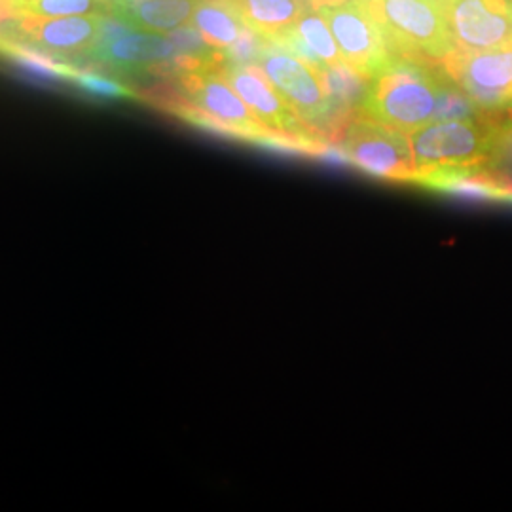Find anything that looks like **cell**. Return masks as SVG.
<instances>
[{"label": "cell", "instance_id": "cell-6", "mask_svg": "<svg viewBox=\"0 0 512 512\" xmlns=\"http://www.w3.org/2000/svg\"><path fill=\"white\" fill-rule=\"evenodd\" d=\"M338 162L353 165L366 175L393 181L414 183L416 167L410 139L406 133L387 128L365 116H351L334 141Z\"/></svg>", "mask_w": 512, "mask_h": 512}, {"label": "cell", "instance_id": "cell-22", "mask_svg": "<svg viewBox=\"0 0 512 512\" xmlns=\"http://www.w3.org/2000/svg\"><path fill=\"white\" fill-rule=\"evenodd\" d=\"M507 116H509V118H511V120H512V112H511V114H507Z\"/></svg>", "mask_w": 512, "mask_h": 512}, {"label": "cell", "instance_id": "cell-17", "mask_svg": "<svg viewBox=\"0 0 512 512\" xmlns=\"http://www.w3.org/2000/svg\"><path fill=\"white\" fill-rule=\"evenodd\" d=\"M294 31L298 33V37L304 40V44L310 48L311 54L317 57V61L323 67H332V65H340L342 55L338 52L336 40L330 33L327 21L317 10H308L302 18L298 19Z\"/></svg>", "mask_w": 512, "mask_h": 512}, {"label": "cell", "instance_id": "cell-15", "mask_svg": "<svg viewBox=\"0 0 512 512\" xmlns=\"http://www.w3.org/2000/svg\"><path fill=\"white\" fill-rule=\"evenodd\" d=\"M190 25L202 35L209 48L226 52L249 29L236 0H202Z\"/></svg>", "mask_w": 512, "mask_h": 512}, {"label": "cell", "instance_id": "cell-7", "mask_svg": "<svg viewBox=\"0 0 512 512\" xmlns=\"http://www.w3.org/2000/svg\"><path fill=\"white\" fill-rule=\"evenodd\" d=\"M220 71L255 114L256 120L279 141H283L289 152L323 158L329 156L332 147L321 141L298 118V114L289 107V103L279 95L256 65H236L222 61Z\"/></svg>", "mask_w": 512, "mask_h": 512}, {"label": "cell", "instance_id": "cell-3", "mask_svg": "<svg viewBox=\"0 0 512 512\" xmlns=\"http://www.w3.org/2000/svg\"><path fill=\"white\" fill-rule=\"evenodd\" d=\"M497 120H433L412 131L414 184L442 190L452 179L478 171L490 154Z\"/></svg>", "mask_w": 512, "mask_h": 512}, {"label": "cell", "instance_id": "cell-5", "mask_svg": "<svg viewBox=\"0 0 512 512\" xmlns=\"http://www.w3.org/2000/svg\"><path fill=\"white\" fill-rule=\"evenodd\" d=\"M255 65L298 114V118L321 141L332 147L342 126L334 116L319 71L313 69L302 57L274 42H266Z\"/></svg>", "mask_w": 512, "mask_h": 512}, {"label": "cell", "instance_id": "cell-19", "mask_svg": "<svg viewBox=\"0 0 512 512\" xmlns=\"http://www.w3.org/2000/svg\"><path fill=\"white\" fill-rule=\"evenodd\" d=\"M73 84H76L82 92L90 93L101 99H133L135 92L128 88L126 84L97 73H78L74 74Z\"/></svg>", "mask_w": 512, "mask_h": 512}, {"label": "cell", "instance_id": "cell-8", "mask_svg": "<svg viewBox=\"0 0 512 512\" xmlns=\"http://www.w3.org/2000/svg\"><path fill=\"white\" fill-rule=\"evenodd\" d=\"M488 118L512 112V42L484 52L456 50L439 65Z\"/></svg>", "mask_w": 512, "mask_h": 512}, {"label": "cell", "instance_id": "cell-18", "mask_svg": "<svg viewBox=\"0 0 512 512\" xmlns=\"http://www.w3.org/2000/svg\"><path fill=\"white\" fill-rule=\"evenodd\" d=\"M442 73V69H440ZM488 118L458 84L442 73L435 120H484Z\"/></svg>", "mask_w": 512, "mask_h": 512}, {"label": "cell", "instance_id": "cell-21", "mask_svg": "<svg viewBox=\"0 0 512 512\" xmlns=\"http://www.w3.org/2000/svg\"><path fill=\"white\" fill-rule=\"evenodd\" d=\"M4 35H0V46H2V44H4Z\"/></svg>", "mask_w": 512, "mask_h": 512}, {"label": "cell", "instance_id": "cell-10", "mask_svg": "<svg viewBox=\"0 0 512 512\" xmlns=\"http://www.w3.org/2000/svg\"><path fill=\"white\" fill-rule=\"evenodd\" d=\"M329 25L342 61L355 73L372 78L391 59L384 33L363 0H348L317 10Z\"/></svg>", "mask_w": 512, "mask_h": 512}, {"label": "cell", "instance_id": "cell-4", "mask_svg": "<svg viewBox=\"0 0 512 512\" xmlns=\"http://www.w3.org/2000/svg\"><path fill=\"white\" fill-rule=\"evenodd\" d=\"M393 55L440 65L458 50L446 0H363Z\"/></svg>", "mask_w": 512, "mask_h": 512}, {"label": "cell", "instance_id": "cell-1", "mask_svg": "<svg viewBox=\"0 0 512 512\" xmlns=\"http://www.w3.org/2000/svg\"><path fill=\"white\" fill-rule=\"evenodd\" d=\"M179 84L175 97L164 107L198 128L213 131L230 139L253 143L258 147L285 150L268 129L264 128L219 67H203L177 74Z\"/></svg>", "mask_w": 512, "mask_h": 512}, {"label": "cell", "instance_id": "cell-13", "mask_svg": "<svg viewBox=\"0 0 512 512\" xmlns=\"http://www.w3.org/2000/svg\"><path fill=\"white\" fill-rule=\"evenodd\" d=\"M202 0H109V14L131 29L169 35L188 25Z\"/></svg>", "mask_w": 512, "mask_h": 512}, {"label": "cell", "instance_id": "cell-11", "mask_svg": "<svg viewBox=\"0 0 512 512\" xmlns=\"http://www.w3.org/2000/svg\"><path fill=\"white\" fill-rule=\"evenodd\" d=\"M459 52H484L512 42V0H446Z\"/></svg>", "mask_w": 512, "mask_h": 512}, {"label": "cell", "instance_id": "cell-14", "mask_svg": "<svg viewBox=\"0 0 512 512\" xmlns=\"http://www.w3.org/2000/svg\"><path fill=\"white\" fill-rule=\"evenodd\" d=\"M247 27L268 42H279L296 27L310 4L306 0H236Z\"/></svg>", "mask_w": 512, "mask_h": 512}, {"label": "cell", "instance_id": "cell-9", "mask_svg": "<svg viewBox=\"0 0 512 512\" xmlns=\"http://www.w3.org/2000/svg\"><path fill=\"white\" fill-rule=\"evenodd\" d=\"M118 23L120 25H110L107 21L103 35L84 55L122 76H141L169 67L175 69L183 54L173 38L137 31L122 21Z\"/></svg>", "mask_w": 512, "mask_h": 512}, {"label": "cell", "instance_id": "cell-20", "mask_svg": "<svg viewBox=\"0 0 512 512\" xmlns=\"http://www.w3.org/2000/svg\"><path fill=\"white\" fill-rule=\"evenodd\" d=\"M310 4L311 10H319L323 6H336V4H342V2H348V0H306Z\"/></svg>", "mask_w": 512, "mask_h": 512}, {"label": "cell", "instance_id": "cell-16", "mask_svg": "<svg viewBox=\"0 0 512 512\" xmlns=\"http://www.w3.org/2000/svg\"><path fill=\"white\" fill-rule=\"evenodd\" d=\"M19 18H69L107 14L109 0H8Z\"/></svg>", "mask_w": 512, "mask_h": 512}, {"label": "cell", "instance_id": "cell-2", "mask_svg": "<svg viewBox=\"0 0 512 512\" xmlns=\"http://www.w3.org/2000/svg\"><path fill=\"white\" fill-rule=\"evenodd\" d=\"M440 80L439 65L391 55L384 67L368 78L357 114L410 135L435 120Z\"/></svg>", "mask_w": 512, "mask_h": 512}, {"label": "cell", "instance_id": "cell-12", "mask_svg": "<svg viewBox=\"0 0 512 512\" xmlns=\"http://www.w3.org/2000/svg\"><path fill=\"white\" fill-rule=\"evenodd\" d=\"M8 31L12 40L25 42L48 54L88 52L105 31L109 18L103 14L69 16V18H19Z\"/></svg>", "mask_w": 512, "mask_h": 512}]
</instances>
